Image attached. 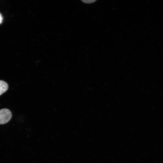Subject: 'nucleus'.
Returning <instances> with one entry per match:
<instances>
[{"instance_id":"7ed1b4c3","label":"nucleus","mask_w":163,"mask_h":163,"mask_svg":"<svg viewBox=\"0 0 163 163\" xmlns=\"http://www.w3.org/2000/svg\"><path fill=\"white\" fill-rule=\"evenodd\" d=\"M95 0H83L82 1L83 2L87 3H90L95 2Z\"/></svg>"},{"instance_id":"f03ea898","label":"nucleus","mask_w":163,"mask_h":163,"mask_svg":"<svg viewBox=\"0 0 163 163\" xmlns=\"http://www.w3.org/2000/svg\"><path fill=\"white\" fill-rule=\"evenodd\" d=\"M8 88V83L3 80H0V96L5 92Z\"/></svg>"},{"instance_id":"20e7f679","label":"nucleus","mask_w":163,"mask_h":163,"mask_svg":"<svg viewBox=\"0 0 163 163\" xmlns=\"http://www.w3.org/2000/svg\"><path fill=\"white\" fill-rule=\"evenodd\" d=\"M2 19L3 18L1 14L0 13V24H1L2 22Z\"/></svg>"},{"instance_id":"f257e3e1","label":"nucleus","mask_w":163,"mask_h":163,"mask_svg":"<svg viewBox=\"0 0 163 163\" xmlns=\"http://www.w3.org/2000/svg\"><path fill=\"white\" fill-rule=\"evenodd\" d=\"M12 114L11 111L7 108L0 110V124H4L8 122L11 119Z\"/></svg>"}]
</instances>
